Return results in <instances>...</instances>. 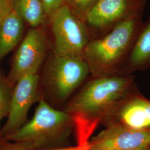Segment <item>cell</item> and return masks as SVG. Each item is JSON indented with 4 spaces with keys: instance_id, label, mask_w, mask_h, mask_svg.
<instances>
[{
    "instance_id": "6da1fadb",
    "label": "cell",
    "mask_w": 150,
    "mask_h": 150,
    "mask_svg": "<svg viewBox=\"0 0 150 150\" xmlns=\"http://www.w3.org/2000/svg\"><path fill=\"white\" fill-rule=\"evenodd\" d=\"M132 75L92 77L67 103L64 111L73 117L100 123L115 116L133 93Z\"/></svg>"
},
{
    "instance_id": "7a4b0ae2",
    "label": "cell",
    "mask_w": 150,
    "mask_h": 150,
    "mask_svg": "<svg viewBox=\"0 0 150 150\" xmlns=\"http://www.w3.org/2000/svg\"><path fill=\"white\" fill-rule=\"evenodd\" d=\"M144 23L142 15L134 16L101 38L89 41L82 56L92 77L120 75Z\"/></svg>"
},
{
    "instance_id": "3957f363",
    "label": "cell",
    "mask_w": 150,
    "mask_h": 150,
    "mask_svg": "<svg viewBox=\"0 0 150 150\" xmlns=\"http://www.w3.org/2000/svg\"><path fill=\"white\" fill-rule=\"evenodd\" d=\"M72 128L74 121L69 113L41 98L32 118L5 140L18 144L24 150L57 148L69 137Z\"/></svg>"
},
{
    "instance_id": "277c9868",
    "label": "cell",
    "mask_w": 150,
    "mask_h": 150,
    "mask_svg": "<svg viewBox=\"0 0 150 150\" xmlns=\"http://www.w3.org/2000/svg\"><path fill=\"white\" fill-rule=\"evenodd\" d=\"M145 0H97L83 18L90 39L100 38L130 17L142 15Z\"/></svg>"
},
{
    "instance_id": "5b68a950",
    "label": "cell",
    "mask_w": 150,
    "mask_h": 150,
    "mask_svg": "<svg viewBox=\"0 0 150 150\" xmlns=\"http://www.w3.org/2000/svg\"><path fill=\"white\" fill-rule=\"evenodd\" d=\"M90 74L89 67L82 56L54 54L46 69L45 81L54 96L64 100Z\"/></svg>"
},
{
    "instance_id": "8992f818",
    "label": "cell",
    "mask_w": 150,
    "mask_h": 150,
    "mask_svg": "<svg viewBox=\"0 0 150 150\" xmlns=\"http://www.w3.org/2000/svg\"><path fill=\"white\" fill-rule=\"evenodd\" d=\"M49 21L54 36V54L82 56L91 40L84 22L66 4L54 12Z\"/></svg>"
},
{
    "instance_id": "52a82bcc",
    "label": "cell",
    "mask_w": 150,
    "mask_h": 150,
    "mask_svg": "<svg viewBox=\"0 0 150 150\" xmlns=\"http://www.w3.org/2000/svg\"><path fill=\"white\" fill-rule=\"evenodd\" d=\"M47 35L43 27L31 28L23 36L12 59L7 78L13 86L21 77L38 73L46 56Z\"/></svg>"
},
{
    "instance_id": "ba28073f",
    "label": "cell",
    "mask_w": 150,
    "mask_h": 150,
    "mask_svg": "<svg viewBox=\"0 0 150 150\" xmlns=\"http://www.w3.org/2000/svg\"><path fill=\"white\" fill-rule=\"evenodd\" d=\"M39 83L38 73L26 75L16 82L7 120L1 129V139H7L27 122L28 112L38 100Z\"/></svg>"
},
{
    "instance_id": "9c48e42d",
    "label": "cell",
    "mask_w": 150,
    "mask_h": 150,
    "mask_svg": "<svg viewBox=\"0 0 150 150\" xmlns=\"http://www.w3.org/2000/svg\"><path fill=\"white\" fill-rule=\"evenodd\" d=\"M150 146V129H136L122 123H110L90 140L92 150H136Z\"/></svg>"
},
{
    "instance_id": "30bf717a",
    "label": "cell",
    "mask_w": 150,
    "mask_h": 150,
    "mask_svg": "<svg viewBox=\"0 0 150 150\" xmlns=\"http://www.w3.org/2000/svg\"><path fill=\"white\" fill-rule=\"evenodd\" d=\"M120 123L136 129H150V101L134 94L129 98L115 114Z\"/></svg>"
},
{
    "instance_id": "8fae6325",
    "label": "cell",
    "mask_w": 150,
    "mask_h": 150,
    "mask_svg": "<svg viewBox=\"0 0 150 150\" xmlns=\"http://www.w3.org/2000/svg\"><path fill=\"white\" fill-rule=\"evenodd\" d=\"M150 68V15L134 43L131 53L120 75H132Z\"/></svg>"
},
{
    "instance_id": "7c38bea8",
    "label": "cell",
    "mask_w": 150,
    "mask_h": 150,
    "mask_svg": "<svg viewBox=\"0 0 150 150\" xmlns=\"http://www.w3.org/2000/svg\"><path fill=\"white\" fill-rule=\"evenodd\" d=\"M25 21L16 8L0 23V66L23 38Z\"/></svg>"
},
{
    "instance_id": "4fadbf2b",
    "label": "cell",
    "mask_w": 150,
    "mask_h": 150,
    "mask_svg": "<svg viewBox=\"0 0 150 150\" xmlns=\"http://www.w3.org/2000/svg\"><path fill=\"white\" fill-rule=\"evenodd\" d=\"M15 8L32 28L43 27L49 20L41 0H15Z\"/></svg>"
},
{
    "instance_id": "5bb4252c",
    "label": "cell",
    "mask_w": 150,
    "mask_h": 150,
    "mask_svg": "<svg viewBox=\"0 0 150 150\" xmlns=\"http://www.w3.org/2000/svg\"><path fill=\"white\" fill-rule=\"evenodd\" d=\"M13 87L0 69V139L1 124L8 115Z\"/></svg>"
},
{
    "instance_id": "9a60e30c",
    "label": "cell",
    "mask_w": 150,
    "mask_h": 150,
    "mask_svg": "<svg viewBox=\"0 0 150 150\" xmlns=\"http://www.w3.org/2000/svg\"><path fill=\"white\" fill-rule=\"evenodd\" d=\"M97 0H66L65 4L76 16L83 21L87 12Z\"/></svg>"
},
{
    "instance_id": "2e32d148",
    "label": "cell",
    "mask_w": 150,
    "mask_h": 150,
    "mask_svg": "<svg viewBox=\"0 0 150 150\" xmlns=\"http://www.w3.org/2000/svg\"><path fill=\"white\" fill-rule=\"evenodd\" d=\"M77 147L79 150H92L89 147L90 137L92 134L91 131L87 129H79L76 131Z\"/></svg>"
},
{
    "instance_id": "e0dca14e",
    "label": "cell",
    "mask_w": 150,
    "mask_h": 150,
    "mask_svg": "<svg viewBox=\"0 0 150 150\" xmlns=\"http://www.w3.org/2000/svg\"><path fill=\"white\" fill-rule=\"evenodd\" d=\"M41 1L50 19L54 12L65 4L66 0H41Z\"/></svg>"
},
{
    "instance_id": "ac0fdd59",
    "label": "cell",
    "mask_w": 150,
    "mask_h": 150,
    "mask_svg": "<svg viewBox=\"0 0 150 150\" xmlns=\"http://www.w3.org/2000/svg\"><path fill=\"white\" fill-rule=\"evenodd\" d=\"M15 8V0H0V23Z\"/></svg>"
},
{
    "instance_id": "d6986e66",
    "label": "cell",
    "mask_w": 150,
    "mask_h": 150,
    "mask_svg": "<svg viewBox=\"0 0 150 150\" xmlns=\"http://www.w3.org/2000/svg\"><path fill=\"white\" fill-rule=\"evenodd\" d=\"M1 150H23L18 144L5 139H1Z\"/></svg>"
},
{
    "instance_id": "ffe728a7",
    "label": "cell",
    "mask_w": 150,
    "mask_h": 150,
    "mask_svg": "<svg viewBox=\"0 0 150 150\" xmlns=\"http://www.w3.org/2000/svg\"><path fill=\"white\" fill-rule=\"evenodd\" d=\"M79 150V147L76 145V146L74 147H57V148H53V149H45V150Z\"/></svg>"
},
{
    "instance_id": "44dd1931",
    "label": "cell",
    "mask_w": 150,
    "mask_h": 150,
    "mask_svg": "<svg viewBox=\"0 0 150 150\" xmlns=\"http://www.w3.org/2000/svg\"><path fill=\"white\" fill-rule=\"evenodd\" d=\"M150 150V146H146V147L141 148V149H137V150Z\"/></svg>"
},
{
    "instance_id": "7402d4cb",
    "label": "cell",
    "mask_w": 150,
    "mask_h": 150,
    "mask_svg": "<svg viewBox=\"0 0 150 150\" xmlns=\"http://www.w3.org/2000/svg\"><path fill=\"white\" fill-rule=\"evenodd\" d=\"M1 149V139H0V150Z\"/></svg>"
}]
</instances>
